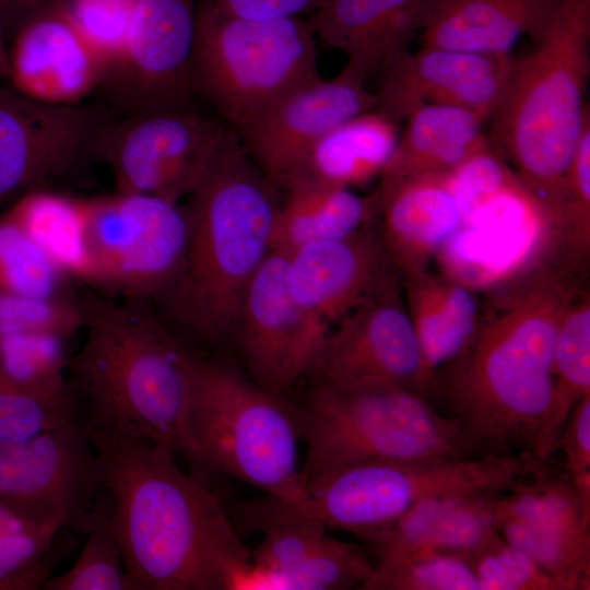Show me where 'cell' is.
I'll use <instances>...</instances> for the list:
<instances>
[{
  "label": "cell",
  "instance_id": "1",
  "mask_svg": "<svg viewBox=\"0 0 590 590\" xmlns=\"http://www.w3.org/2000/svg\"><path fill=\"white\" fill-rule=\"evenodd\" d=\"M577 278L546 260L494 291L470 346L438 375L439 399L475 457L552 456L554 347Z\"/></svg>",
  "mask_w": 590,
  "mask_h": 590
},
{
  "label": "cell",
  "instance_id": "2",
  "mask_svg": "<svg viewBox=\"0 0 590 590\" xmlns=\"http://www.w3.org/2000/svg\"><path fill=\"white\" fill-rule=\"evenodd\" d=\"M135 590L241 589L250 551L205 479L148 440L90 432Z\"/></svg>",
  "mask_w": 590,
  "mask_h": 590
},
{
  "label": "cell",
  "instance_id": "3",
  "mask_svg": "<svg viewBox=\"0 0 590 590\" xmlns=\"http://www.w3.org/2000/svg\"><path fill=\"white\" fill-rule=\"evenodd\" d=\"M79 300L85 339L68 373L90 432L165 445L199 471L190 413L200 356L148 302L93 292Z\"/></svg>",
  "mask_w": 590,
  "mask_h": 590
},
{
  "label": "cell",
  "instance_id": "4",
  "mask_svg": "<svg viewBox=\"0 0 590 590\" xmlns=\"http://www.w3.org/2000/svg\"><path fill=\"white\" fill-rule=\"evenodd\" d=\"M274 187L229 127L189 196L182 267L160 300L194 341L216 344L235 330L246 287L272 251L281 203Z\"/></svg>",
  "mask_w": 590,
  "mask_h": 590
},
{
  "label": "cell",
  "instance_id": "5",
  "mask_svg": "<svg viewBox=\"0 0 590 590\" xmlns=\"http://www.w3.org/2000/svg\"><path fill=\"white\" fill-rule=\"evenodd\" d=\"M534 48L515 59L489 138L552 228L566 173L590 118L585 91L590 73V0H558L531 36Z\"/></svg>",
  "mask_w": 590,
  "mask_h": 590
},
{
  "label": "cell",
  "instance_id": "6",
  "mask_svg": "<svg viewBox=\"0 0 590 590\" xmlns=\"http://www.w3.org/2000/svg\"><path fill=\"white\" fill-rule=\"evenodd\" d=\"M297 410L303 477L368 462L475 457L455 417L400 386L315 385Z\"/></svg>",
  "mask_w": 590,
  "mask_h": 590
},
{
  "label": "cell",
  "instance_id": "7",
  "mask_svg": "<svg viewBox=\"0 0 590 590\" xmlns=\"http://www.w3.org/2000/svg\"><path fill=\"white\" fill-rule=\"evenodd\" d=\"M190 432L204 470L222 471L285 503L303 496L297 404L231 365L199 357ZM203 477V476H202Z\"/></svg>",
  "mask_w": 590,
  "mask_h": 590
},
{
  "label": "cell",
  "instance_id": "8",
  "mask_svg": "<svg viewBox=\"0 0 590 590\" xmlns=\"http://www.w3.org/2000/svg\"><path fill=\"white\" fill-rule=\"evenodd\" d=\"M316 39L308 17L251 20L197 0L191 62L196 97L238 130L320 75Z\"/></svg>",
  "mask_w": 590,
  "mask_h": 590
},
{
  "label": "cell",
  "instance_id": "9",
  "mask_svg": "<svg viewBox=\"0 0 590 590\" xmlns=\"http://www.w3.org/2000/svg\"><path fill=\"white\" fill-rule=\"evenodd\" d=\"M528 456L368 462L304 477L298 511L370 542L420 502L459 492L509 491Z\"/></svg>",
  "mask_w": 590,
  "mask_h": 590
},
{
  "label": "cell",
  "instance_id": "10",
  "mask_svg": "<svg viewBox=\"0 0 590 590\" xmlns=\"http://www.w3.org/2000/svg\"><path fill=\"white\" fill-rule=\"evenodd\" d=\"M187 239L179 202L117 190L87 198L88 248L104 293L160 302L180 272Z\"/></svg>",
  "mask_w": 590,
  "mask_h": 590
},
{
  "label": "cell",
  "instance_id": "11",
  "mask_svg": "<svg viewBox=\"0 0 590 590\" xmlns=\"http://www.w3.org/2000/svg\"><path fill=\"white\" fill-rule=\"evenodd\" d=\"M228 128L196 108L110 117L95 156L110 167L117 191L179 202L201 181Z\"/></svg>",
  "mask_w": 590,
  "mask_h": 590
},
{
  "label": "cell",
  "instance_id": "12",
  "mask_svg": "<svg viewBox=\"0 0 590 590\" xmlns=\"http://www.w3.org/2000/svg\"><path fill=\"white\" fill-rule=\"evenodd\" d=\"M102 487L99 459L82 417L0 447V505L28 522L85 534Z\"/></svg>",
  "mask_w": 590,
  "mask_h": 590
},
{
  "label": "cell",
  "instance_id": "13",
  "mask_svg": "<svg viewBox=\"0 0 590 590\" xmlns=\"http://www.w3.org/2000/svg\"><path fill=\"white\" fill-rule=\"evenodd\" d=\"M551 253L548 217L516 175L464 216L435 259L442 276L474 292H494Z\"/></svg>",
  "mask_w": 590,
  "mask_h": 590
},
{
  "label": "cell",
  "instance_id": "14",
  "mask_svg": "<svg viewBox=\"0 0 590 590\" xmlns=\"http://www.w3.org/2000/svg\"><path fill=\"white\" fill-rule=\"evenodd\" d=\"M399 286L381 292L330 329L307 374L315 385L389 384L428 400L439 398L438 379L425 362Z\"/></svg>",
  "mask_w": 590,
  "mask_h": 590
},
{
  "label": "cell",
  "instance_id": "15",
  "mask_svg": "<svg viewBox=\"0 0 590 590\" xmlns=\"http://www.w3.org/2000/svg\"><path fill=\"white\" fill-rule=\"evenodd\" d=\"M240 523L262 534L250 551L245 589H361L375 564L355 544L338 540L327 528L264 495L235 507Z\"/></svg>",
  "mask_w": 590,
  "mask_h": 590
},
{
  "label": "cell",
  "instance_id": "16",
  "mask_svg": "<svg viewBox=\"0 0 590 590\" xmlns=\"http://www.w3.org/2000/svg\"><path fill=\"white\" fill-rule=\"evenodd\" d=\"M197 0H135L123 54L98 91L120 116L196 108Z\"/></svg>",
  "mask_w": 590,
  "mask_h": 590
},
{
  "label": "cell",
  "instance_id": "17",
  "mask_svg": "<svg viewBox=\"0 0 590 590\" xmlns=\"http://www.w3.org/2000/svg\"><path fill=\"white\" fill-rule=\"evenodd\" d=\"M109 117L98 105L46 104L0 83V204L96 160Z\"/></svg>",
  "mask_w": 590,
  "mask_h": 590
},
{
  "label": "cell",
  "instance_id": "18",
  "mask_svg": "<svg viewBox=\"0 0 590 590\" xmlns=\"http://www.w3.org/2000/svg\"><path fill=\"white\" fill-rule=\"evenodd\" d=\"M366 78L345 64L332 79L318 78L292 90L235 130L263 175L286 188L310 149L341 122L376 109Z\"/></svg>",
  "mask_w": 590,
  "mask_h": 590
},
{
  "label": "cell",
  "instance_id": "19",
  "mask_svg": "<svg viewBox=\"0 0 590 590\" xmlns=\"http://www.w3.org/2000/svg\"><path fill=\"white\" fill-rule=\"evenodd\" d=\"M234 331L251 379L279 394L308 374L328 334L293 298L278 250L247 285Z\"/></svg>",
  "mask_w": 590,
  "mask_h": 590
},
{
  "label": "cell",
  "instance_id": "20",
  "mask_svg": "<svg viewBox=\"0 0 590 590\" xmlns=\"http://www.w3.org/2000/svg\"><path fill=\"white\" fill-rule=\"evenodd\" d=\"M285 275L297 305L327 333L402 280L373 222L347 237L307 244L285 253Z\"/></svg>",
  "mask_w": 590,
  "mask_h": 590
},
{
  "label": "cell",
  "instance_id": "21",
  "mask_svg": "<svg viewBox=\"0 0 590 590\" xmlns=\"http://www.w3.org/2000/svg\"><path fill=\"white\" fill-rule=\"evenodd\" d=\"M514 58L422 46L396 57L380 71L376 109L405 119L426 104L452 105L493 118L504 97Z\"/></svg>",
  "mask_w": 590,
  "mask_h": 590
},
{
  "label": "cell",
  "instance_id": "22",
  "mask_svg": "<svg viewBox=\"0 0 590 590\" xmlns=\"http://www.w3.org/2000/svg\"><path fill=\"white\" fill-rule=\"evenodd\" d=\"M11 87L51 105H78L103 81V67L62 4L26 21L8 45Z\"/></svg>",
  "mask_w": 590,
  "mask_h": 590
},
{
  "label": "cell",
  "instance_id": "23",
  "mask_svg": "<svg viewBox=\"0 0 590 590\" xmlns=\"http://www.w3.org/2000/svg\"><path fill=\"white\" fill-rule=\"evenodd\" d=\"M375 198L381 239L402 278L427 271L463 222L447 174L380 181Z\"/></svg>",
  "mask_w": 590,
  "mask_h": 590
},
{
  "label": "cell",
  "instance_id": "24",
  "mask_svg": "<svg viewBox=\"0 0 590 590\" xmlns=\"http://www.w3.org/2000/svg\"><path fill=\"white\" fill-rule=\"evenodd\" d=\"M428 0H323L309 14L316 36L347 56L366 79L385 68L420 32Z\"/></svg>",
  "mask_w": 590,
  "mask_h": 590
},
{
  "label": "cell",
  "instance_id": "25",
  "mask_svg": "<svg viewBox=\"0 0 590 590\" xmlns=\"http://www.w3.org/2000/svg\"><path fill=\"white\" fill-rule=\"evenodd\" d=\"M503 494L459 492L426 498L369 543L376 556L430 551L471 558L499 538L495 517Z\"/></svg>",
  "mask_w": 590,
  "mask_h": 590
},
{
  "label": "cell",
  "instance_id": "26",
  "mask_svg": "<svg viewBox=\"0 0 590 590\" xmlns=\"http://www.w3.org/2000/svg\"><path fill=\"white\" fill-rule=\"evenodd\" d=\"M558 0H428L420 35L423 46L509 54L526 34L548 20Z\"/></svg>",
  "mask_w": 590,
  "mask_h": 590
},
{
  "label": "cell",
  "instance_id": "27",
  "mask_svg": "<svg viewBox=\"0 0 590 590\" xmlns=\"http://www.w3.org/2000/svg\"><path fill=\"white\" fill-rule=\"evenodd\" d=\"M399 140L398 121L371 109L332 128L310 149L285 190L314 184L352 189L380 177Z\"/></svg>",
  "mask_w": 590,
  "mask_h": 590
},
{
  "label": "cell",
  "instance_id": "28",
  "mask_svg": "<svg viewBox=\"0 0 590 590\" xmlns=\"http://www.w3.org/2000/svg\"><path fill=\"white\" fill-rule=\"evenodd\" d=\"M405 306L425 362L438 375L473 341L481 318L474 291L428 270L402 278Z\"/></svg>",
  "mask_w": 590,
  "mask_h": 590
},
{
  "label": "cell",
  "instance_id": "29",
  "mask_svg": "<svg viewBox=\"0 0 590 590\" xmlns=\"http://www.w3.org/2000/svg\"><path fill=\"white\" fill-rule=\"evenodd\" d=\"M405 120L380 181L447 174L489 141L482 132L485 119L458 106L426 104Z\"/></svg>",
  "mask_w": 590,
  "mask_h": 590
},
{
  "label": "cell",
  "instance_id": "30",
  "mask_svg": "<svg viewBox=\"0 0 590 590\" xmlns=\"http://www.w3.org/2000/svg\"><path fill=\"white\" fill-rule=\"evenodd\" d=\"M498 508L540 532L590 546V498L551 458L528 456L517 482L500 496Z\"/></svg>",
  "mask_w": 590,
  "mask_h": 590
},
{
  "label": "cell",
  "instance_id": "31",
  "mask_svg": "<svg viewBox=\"0 0 590 590\" xmlns=\"http://www.w3.org/2000/svg\"><path fill=\"white\" fill-rule=\"evenodd\" d=\"M7 212L68 279L97 286L87 241V199L42 187L24 192Z\"/></svg>",
  "mask_w": 590,
  "mask_h": 590
},
{
  "label": "cell",
  "instance_id": "32",
  "mask_svg": "<svg viewBox=\"0 0 590 590\" xmlns=\"http://www.w3.org/2000/svg\"><path fill=\"white\" fill-rule=\"evenodd\" d=\"M378 212L375 196L352 189L302 184L286 189L275 222L272 250L288 253L307 244L347 237Z\"/></svg>",
  "mask_w": 590,
  "mask_h": 590
},
{
  "label": "cell",
  "instance_id": "33",
  "mask_svg": "<svg viewBox=\"0 0 590 590\" xmlns=\"http://www.w3.org/2000/svg\"><path fill=\"white\" fill-rule=\"evenodd\" d=\"M85 543L64 573L52 576L45 590H135L114 526L113 498L102 487L90 512Z\"/></svg>",
  "mask_w": 590,
  "mask_h": 590
},
{
  "label": "cell",
  "instance_id": "34",
  "mask_svg": "<svg viewBox=\"0 0 590 590\" xmlns=\"http://www.w3.org/2000/svg\"><path fill=\"white\" fill-rule=\"evenodd\" d=\"M551 434L554 447L571 409L590 396V295L579 290L558 328L553 358ZM554 451V450H553Z\"/></svg>",
  "mask_w": 590,
  "mask_h": 590
},
{
  "label": "cell",
  "instance_id": "35",
  "mask_svg": "<svg viewBox=\"0 0 590 590\" xmlns=\"http://www.w3.org/2000/svg\"><path fill=\"white\" fill-rule=\"evenodd\" d=\"M62 531L28 522L0 505V590H38L60 560Z\"/></svg>",
  "mask_w": 590,
  "mask_h": 590
},
{
  "label": "cell",
  "instance_id": "36",
  "mask_svg": "<svg viewBox=\"0 0 590 590\" xmlns=\"http://www.w3.org/2000/svg\"><path fill=\"white\" fill-rule=\"evenodd\" d=\"M590 255V118L568 167L562 204L553 229L552 260L567 271L583 273Z\"/></svg>",
  "mask_w": 590,
  "mask_h": 590
},
{
  "label": "cell",
  "instance_id": "37",
  "mask_svg": "<svg viewBox=\"0 0 590 590\" xmlns=\"http://www.w3.org/2000/svg\"><path fill=\"white\" fill-rule=\"evenodd\" d=\"M363 590H479L468 557L430 551L376 556Z\"/></svg>",
  "mask_w": 590,
  "mask_h": 590
},
{
  "label": "cell",
  "instance_id": "38",
  "mask_svg": "<svg viewBox=\"0 0 590 590\" xmlns=\"http://www.w3.org/2000/svg\"><path fill=\"white\" fill-rule=\"evenodd\" d=\"M0 294L74 298L68 279L8 214L0 216Z\"/></svg>",
  "mask_w": 590,
  "mask_h": 590
},
{
  "label": "cell",
  "instance_id": "39",
  "mask_svg": "<svg viewBox=\"0 0 590 590\" xmlns=\"http://www.w3.org/2000/svg\"><path fill=\"white\" fill-rule=\"evenodd\" d=\"M68 338L44 332L0 338V371L15 384L44 393L73 390L66 378Z\"/></svg>",
  "mask_w": 590,
  "mask_h": 590
},
{
  "label": "cell",
  "instance_id": "40",
  "mask_svg": "<svg viewBox=\"0 0 590 590\" xmlns=\"http://www.w3.org/2000/svg\"><path fill=\"white\" fill-rule=\"evenodd\" d=\"M80 417L82 405L74 389L66 393L38 392L15 384L0 371V447Z\"/></svg>",
  "mask_w": 590,
  "mask_h": 590
},
{
  "label": "cell",
  "instance_id": "41",
  "mask_svg": "<svg viewBox=\"0 0 590 590\" xmlns=\"http://www.w3.org/2000/svg\"><path fill=\"white\" fill-rule=\"evenodd\" d=\"M134 2L135 0H66L62 3L66 13L99 60L104 71L103 80L123 54Z\"/></svg>",
  "mask_w": 590,
  "mask_h": 590
},
{
  "label": "cell",
  "instance_id": "42",
  "mask_svg": "<svg viewBox=\"0 0 590 590\" xmlns=\"http://www.w3.org/2000/svg\"><path fill=\"white\" fill-rule=\"evenodd\" d=\"M83 328V310L74 298L0 294V338L44 332L72 337Z\"/></svg>",
  "mask_w": 590,
  "mask_h": 590
},
{
  "label": "cell",
  "instance_id": "43",
  "mask_svg": "<svg viewBox=\"0 0 590 590\" xmlns=\"http://www.w3.org/2000/svg\"><path fill=\"white\" fill-rule=\"evenodd\" d=\"M479 590H560L530 555L500 535L471 558Z\"/></svg>",
  "mask_w": 590,
  "mask_h": 590
},
{
  "label": "cell",
  "instance_id": "44",
  "mask_svg": "<svg viewBox=\"0 0 590 590\" xmlns=\"http://www.w3.org/2000/svg\"><path fill=\"white\" fill-rule=\"evenodd\" d=\"M516 175L489 139L485 145L447 173V180L464 219L475 205Z\"/></svg>",
  "mask_w": 590,
  "mask_h": 590
},
{
  "label": "cell",
  "instance_id": "45",
  "mask_svg": "<svg viewBox=\"0 0 590 590\" xmlns=\"http://www.w3.org/2000/svg\"><path fill=\"white\" fill-rule=\"evenodd\" d=\"M556 452L562 456L560 468L590 498V396L571 409L552 455Z\"/></svg>",
  "mask_w": 590,
  "mask_h": 590
},
{
  "label": "cell",
  "instance_id": "46",
  "mask_svg": "<svg viewBox=\"0 0 590 590\" xmlns=\"http://www.w3.org/2000/svg\"><path fill=\"white\" fill-rule=\"evenodd\" d=\"M221 10L251 20H273L312 13L323 0H208Z\"/></svg>",
  "mask_w": 590,
  "mask_h": 590
},
{
  "label": "cell",
  "instance_id": "47",
  "mask_svg": "<svg viewBox=\"0 0 590 590\" xmlns=\"http://www.w3.org/2000/svg\"><path fill=\"white\" fill-rule=\"evenodd\" d=\"M66 0H0V17L8 45L15 32L33 16L61 5Z\"/></svg>",
  "mask_w": 590,
  "mask_h": 590
},
{
  "label": "cell",
  "instance_id": "48",
  "mask_svg": "<svg viewBox=\"0 0 590 590\" xmlns=\"http://www.w3.org/2000/svg\"><path fill=\"white\" fill-rule=\"evenodd\" d=\"M9 78L8 40L0 17V81Z\"/></svg>",
  "mask_w": 590,
  "mask_h": 590
}]
</instances>
